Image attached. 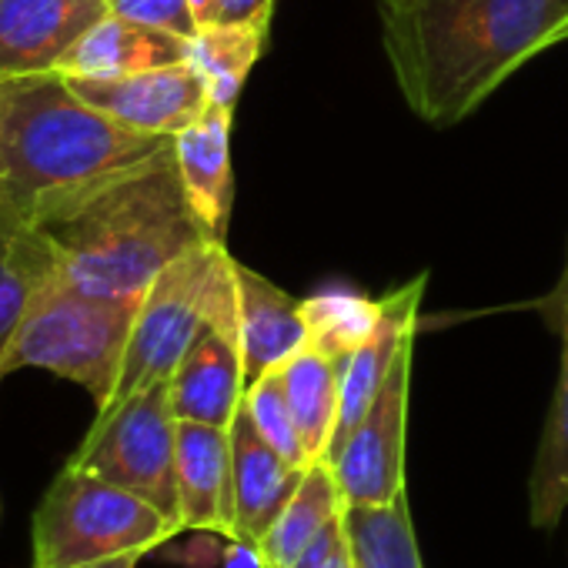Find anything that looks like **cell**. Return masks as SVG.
Returning <instances> with one entry per match:
<instances>
[{"label":"cell","instance_id":"cell-23","mask_svg":"<svg viewBox=\"0 0 568 568\" xmlns=\"http://www.w3.org/2000/svg\"><path fill=\"white\" fill-rule=\"evenodd\" d=\"M342 521L355 568H422L405 498L392 505H345Z\"/></svg>","mask_w":568,"mask_h":568},{"label":"cell","instance_id":"cell-17","mask_svg":"<svg viewBox=\"0 0 568 568\" xmlns=\"http://www.w3.org/2000/svg\"><path fill=\"white\" fill-rule=\"evenodd\" d=\"M541 312L561 338V372L541 432V445L535 455L528 498H531V525L551 528L568 508V257Z\"/></svg>","mask_w":568,"mask_h":568},{"label":"cell","instance_id":"cell-11","mask_svg":"<svg viewBox=\"0 0 568 568\" xmlns=\"http://www.w3.org/2000/svg\"><path fill=\"white\" fill-rule=\"evenodd\" d=\"M104 14L108 0H0V78L54 71Z\"/></svg>","mask_w":568,"mask_h":568},{"label":"cell","instance_id":"cell-10","mask_svg":"<svg viewBox=\"0 0 568 568\" xmlns=\"http://www.w3.org/2000/svg\"><path fill=\"white\" fill-rule=\"evenodd\" d=\"M74 94L141 134L178 138L211 104L204 78L184 61L124 78H68Z\"/></svg>","mask_w":568,"mask_h":568},{"label":"cell","instance_id":"cell-25","mask_svg":"<svg viewBox=\"0 0 568 568\" xmlns=\"http://www.w3.org/2000/svg\"><path fill=\"white\" fill-rule=\"evenodd\" d=\"M244 408L254 422V428L261 432V438L281 452L284 462H292L295 468H308V455L302 448L298 438V425L295 415L288 408V395H284V382H281V368L261 375L247 392H244Z\"/></svg>","mask_w":568,"mask_h":568},{"label":"cell","instance_id":"cell-15","mask_svg":"<svg viewBox=\"0 0 568 568\" xmlns=\"http://www.w3.org/2000/svg\"><path fill=\"white\" fill-rule=\"evenodd\" d=\"M237 318H241V355H244V392L267 372L281 368L295 352L308 345V322L302 302L281 292L254 267L234 261Z\"/></svg>","mask_w":568,"mask_h":568},{"label":"cell","instance_id":"cell-31","mask_svg":"<svg viewBox=\"0 0 568 568\" xmlns=\"http://www.w3.org/2000/svg\"><path fill=\"white\" fill-rule=\"evenodd\" d=\"M191 11H194L197 24L204 28V24L214 21V0H191Z\"/></svg>","mask_w":568,"mask_h":568},{"label":"cell","instance_id":"cell-3","mask_svg":"<svg viewBox=\"0 0 568 568\" xmlns=\"http://www.w3.org/2000/svg\"><path fill=\"white\" fill-rule=\"evenodd\" d=\"M174 138L141 134L91 108L64 74L0 78V211L28 221L98 181L131 171Z\"/></svg>","mask_w":568,"mask_h":568},{"label":"cell","instance_id":"cell-2","mask_svg":"<svg viewBox=\"0 0 568 568\" xmlns=\"http://www.w3.org/2000/svg\"><path fill=\"white\" fill-rule=\"evenodd\" d=\"M58 277L108 298H144L181 254L214 241L194 214L174 144L31 217Z\"/></svg>","mask_w":568,"mask_h":568},{"label":"cell","instance_id":"cell-12","mask_svg":"<svg viewBox=\"0 0 568 568\" xmlns=\"http://www.w3.org/2000/svg\"><path fill=\"white\" fill-rule=\"evenodd\" d=\"M428 277L418 274L405 288L392 292L388 298H382V315L378 325L372 328V335L355 348V355L342 365V402H338V428H335V442H332V455H338V448L352 438V432L358 428V422L368 415L372 402L378 398L395 358L402 355V348L412 342L415 335V322H418V305L425 295Z\"/></svg>","mask_w":568,"mask_h":568},{"label":"cell","instance_id":"cell-16","mask_svg":"<svg viewBox=\"0 0 568 568\" xmlns=\"http://www.w3.org/2000/svg\"><path fill=\"white\" fill-rule=\"evenodd\" d=\"M231 114L234 111L221 104H207V111L174 138V158L187 201L214 241H224L231 221V201H234Z\"/></svg>","mask_w":568,"mask_h":568},{"label":"cell","instance_id":"cell-18","mask_svg":"<svg viewBox=\"0 0 568 568\" xmlns=\"http://www.w3.org/2000/svg\"><path fill=\"white\" fill-rule=\"evenodd\" d=\"M187 38L104 14L54 68L64 78H124L151 68L184 64Z\"/></svg>","mask_w":568,"mask_h":568},{"label":"cell","instance_id":"cell-8","mask_svg":"<svg viewBox=\"0 0 568 568\" xmlns=\"http://www.w3.org/2000/svg\"><path fill=\"white\" fill-rule=\"evenodd\" d=\"M171 408L178 422H197L231 428L244 402V355H241V318H237V284L234 257L221 277L211 312L171 375Z\"/></svg>","mask_w":568,"mask_h":568},{"label":"cell","instance_id":"cell-7","mask_svg":"<svg viewBox=\"0 0 568 568\" xmlns=\"http://www.w3.org/2000/svg\"><path fill=\"white\" fill-rule=\"evenodd\" d=\"M68 465L134 491L184 531L178 505V415L168 382L94 415L91 432Z\"/></svg>","mask_w":568,"mask_h":568},{"label":"cell","instance_id":"cell-27","mask_svg":"<svg viewBox=\"0 0 568 568\" xmlns=\"http://www.w3.org/2000/svg\"><path fill=\"white\" fill-rule=\"evenodd\" d=\"M292 568H355V558H352V545H348L342 515L312 541V548Z\"/></svg>","mask_w":568,"mask_h":568},{"label":"cell","instance_id":"cell-19","mask_svg":"<svg viewBox=\"0 0 568 568\" xmlns=\"http://www.w3.org/2000/svg\"><path fill=\"white\" fill-rule=\"evenodd\" d=\"M342 508L345 498L332 462L328 458L312 462L305 468L298 491L288 498V505L281 508L274 525L257 541L264 568H292L312 548V541L342 515Z\"/></svg>","mask_w":568,"mask_h":568},{"label":"cell","instance_id":"cell-4","mask_svg":"<svg viewBox=\"0 0 568 568\" xmlns=\"http://www.w3.org/2000/svg\"><path fill=\"white\" fill-rule=\"evenodd\" d=\"M138 308L141 298L81 292L51 274L31 298L0 372L8 378L24 368H44L81 385L94 398V412H101L114 395Z\"/></svg>","mask_w":568,"mask_h":568},{"label":"cell","instance_id":"cell-30","mask_svg":"<svg viewBox=\"0 0 568 568\" xmlns=\"http://www.w3.org/2000/svg\"><path fill=\"white\" fill-rule=\"evenodd\" d=\"M144 555L141 551H131V555H118V558H104V561H94V565H81V568H138Z\"/></svg>","mask_w":568,"mask_h":568},{"label":"cell","instance_id":"cell-14","mask_svg":"<svg viewBox=\"0 0 568 568\" xmlns=\"http://www.w3.org/2000/svg\"><path fill=\"white\" fill-rule=\"evenodd\" d=\"M181 525L234 538V475L227 428L178 422Z\"/></svg>","mask_w":568,"mask_h":568},{"label":"cell","instance_id":"cell-28","mask_svg":"<svg viewBox=\"0 0 568 568\" xmlns=\"http://www.w3.org/2000/svg\"><path fill=\"white\" fill-rule=\"evenodd\" d=\"M274 0H214V21L211 24H271Z\"/></svg>","mask_w":568,"mask_h":568},{"label":"cell","instance_id":"cell-20","mask_svg":"<svg viewBox=\"0 0 568 568\" xmlns=\"http://www.w3.org/2000/svg\"><path fill=\"white\" fill-rule=\"evenodd\" d=\"M281 382H284V395H288V408L295 415L308 465L328 458L335 428H338L342 368L318 348L305 345L281 365Z\"/></svg>","mask_w":568,"mask_h":568},{"label":"cell","instance_id":"cell-21","mask_svg":"<svg viewBox=\"0 0 568 568\" xmlns=\"http://www.w3.org/2000/svg\"><path fill=\"white\" fill-rule=\"evenodd\" d=\"M58 274L41 234L0 211V362L41 284ZM4 375V372H0Z\"/></svg>","mask_w":568,"mask_h":568},{"label":"cell","instance_id":"cell-22","mask_svg":"<svg viewBox=\"0 0 568 568\" xmlns=\"http://www.w3.org/2000/svg\"><path fill=\"white\" fill-rule=\"evenodd\" d=\"M267 28L257 24H204L187 44V64L204 78L211 104L234 111L237 94L264 48Z\"/></svg>","mask_w":568,"mask_h":568},{"label":"cell","instance_id":"cell-29","mask_svg":"<svg viewBox=\"0 0 568 568\" xmlns=\"http://www.w3.org/2000/svg\"><path fill=\"white\" fill-rule=\"evenodd\" d=\"M221 568H264V561H261V551H257V545L231 538V545H227V551H224V561H221Z\"/></svg>","mask_w":568,"mask_h":568},{"label":"cell","instance_id":"cell-1","mask_svg":"<svg viewBox=\"0 0 568 568\" xmlns=\"http://www.w3.org/2000/svg\"><path fill=\"white\" fill-rule=\"evenodd\" d=\"M378 21L405 104L452 128L568 38V0H378Z\"/></svg>","mask_w":568,"mask_h":568},{"label":"cell","instance_id":"cell-24","mask_svg":"<svg viewBox=\"0 0 568 568\" xmlns=\"http://www.w3.org/2000/svg\"><path fill=\"white\" fill-rule=\"evenodd\" d=\"M302 312L308 322V345L342 368L378 325L382 302H372L358 292H322L302 302Z\"/></svg>","mask_w":568,"mask_h":568},{"label":"cell","instance_id":"cell-5","mask_svg":"<svg viewBox=\"0 0 568 568\" xmlns=\"http://www.w3.org/2000/svg\"><path fill=\"white\" fill-rule=\"evenodd\" d=\"M181 528L134 491L64 465L34 511V568H81L104 558L154 551Z\"/></svg>","mask_w":568,"mask_h":568},{"label":"cell","instance_id":"cell-32","mask_svg":"<svg viewBox=\"0 0 568 568\" xmlns=\"http://www.w3.org/2000/svg\"><path fill=\"white\" fill-rule=\"evenodd\" d=\"M0 382H4V375H0Z\"/></svg>","mask_w":568,"mask_h":568},{"label":"cell","instance_id":"cell-6","mask_svg":"<svg viewBox=\"0 0 568 568\" xmlns=\"http://www.w3.org/2000/svg\"><path fill=\"white\" fill-rule=\"evenodd\" d=\"M227 267H231V254L224 241H207V244L191 247L178 261H171L151 281V288L141 298L131 338H128L114 395L94 415L111 412L114 405L128 402L131 395L151 385L171 382V375L178 372L181 358L187 355L191 342L197 338L211 312L214 292L221 277L227 274Z\"/></svg>","mask_w":568,"mask_h":568},{"label":"cell","instance_id":"cell-26","mask_svg":"<svg viewBox=\"0 0 568 568\" xmlns=\"http://www.w3.org/2000/svg\"><path fill=\"white\" fill-rule=\"evenodd\" d=\"M111 14L154 28V31H168L178 38H194L197 34V18L191 11V0H108Z\"/></svg>","mask_w":568,"mask_h":568},{"label":"cell","instance_id":"cell-13","mask_svg":"<svg viewBox=\"0 0 568 568\" xmlns=\"http://www.w3.org/2000/svg\"><path fill=\"white\" fill-rule=\"evenodd\" d=\"M231 435V475H234V538L257 545L274 525L281 508L298 491L305 468L284 462L254 428L244 402L227 428Z\"/></svg>","mask_w":568,"mask_h":568},{"label":"cell","instance_id":"cell-9","mask_svg":"<svg viewBox=\"0 0 568 568\" xmlns=\"http://www.w3.org/2000/svg\"><path fill=\"white\" fill-rule=\"evenodd\" d=\"M412 342L395 358L378 398L352 438L332 455L345 505H392L405 498V428H408Z\"/></svg>","mask_w":568,"mask_h":568}]
</instances>
